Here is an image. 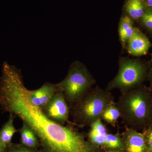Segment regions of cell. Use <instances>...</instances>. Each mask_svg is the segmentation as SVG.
<instances>
[{
  "label": "cell",
  "mask_w": 152,
  "mask_h": 152,
  "mask_svg": "<svg viewBox=\"0 0 152 152\" xmlns=\"http://www.w3.org/2000/svg\"><path fill=\"white\" fill-rule=\"evenodd\" d=\"M20 70L3 63L0 78V108L26 123L37 136L42 152H95L84 135L70 126L55 122L28 98Z\"/></svg>",
  "instance_id": "cell-1"
},
{
  "label": "cell",
  "mask_w": 152,
  "mask_h": 152,
  "mask_svg": "<svg viewBox=\"0 0 152 152\" xmlns=\"http://www.w3.org/2000/svg\"><path fill=\"white\" fill-rule=\"evenodd\" d=\"M116 103L120 118L127 127L145 129L150 126L152 92L150 88L138 87L122 93Z\"/></svg>",
  "instance_id": "cell-2"
},
{
  "label": "cell",
  "mask_w": 152,
  "mask_h": 152,
  "mask_svg": "<svg viewBox=\"0 0 152 152\" xmlns=\"http://www.w3.org/2000/svg\"><path fill=\"white\" fill-rule=\"evenodd\" d=\"M113 101V96L110 91L96 86L69 105L70 115L76 124L81 126H90L101 119L106 106Z\"/></svg>",
  "instance_id": "cell-3"
},
{
  "label": "cell",
  "mask_w": 152,
  "mask_h": 152,
  "mask_svg": "<svg viewBox=\"0 0 152 152\" xmlns=\"http://www.w3.org/2000/svg\"><path fill=\"white\" fill-rule=\"evenodd\" d=\"M95 83L94 78L86 67L76 61L71 64L65 78L57 85L69 106L80 99L92 88Z\"/></svg>",
  "instance_id": "cell-4"
},
{
  "label": "cell",
  "mask_w": 152,
  "mask_h": 152,
  "mask_svg": "<svg viewBox=\"0 0 152 152\" xmlns=\"http://www.w3.org/2000/svg\"><path fill=\"white\" fill-rule=\"evenodd\" d=\"M147 68L139 60L122 58L117 75L106 88L107 91L115 89L122 93L126 92L140 86L146 77Z\"/></svg>",
  "instance_id": "cell-5"
},
{
  "label": "cell",
  "mask_w": 152,
  "mask_h": 152,
  "mask_svg": "<svg viewBox=\"0 0 152 152\" xmlns=\"http://www.w3.org/2000/svg\"><path fill=\"white\" fill-rule=\"evenodd\" d=\"M43 111L48 118L58 124L64 125L69 121V106L64 94L59 88Z\"/></svg>",
  "instance_id": "cell-6"
},
{
  "label": "cell",
  "mask_w": 152,
  "mask_h": 152,
  "mask_svg": "<svg viewBox=\"0 0 152 152\" xmlns=\"http://www.w3.org/2000/svg\"><path fill=\"white\" fill-rule=\"evenodd\" d=\"M58 90L57 84L46 82L38 89H28V98L32 104L43 110Z\"/></svg>",
  "instance_id": "cell-7"
},
{
  "label": "cell",
  "mask_w": 152,
  "mask_h": 152,
  "mask_svg": "<svg viewBox=\"0 0 152 152\" xmlns=\"http://www.w3.org/2000/svg\"><path fill=\"white\" fill-rule=\"evenodd\" d=\"M126 152H148L143 133L126 127L122 139Z\"/></svg>",
  "instance_id": "cell-8"
},
{
  "label": "cell",
  "mask_w": 152,
  "mask_h": 152,
  "mask_svg": "<svg viewBox=\"0 0 152 152\" xmlns=\"http://www.w3.org/2000/svg\"><path fill=\"white\" fill-rule=\"evenodd\" d=\"M128 42V53L134 56L146 54L151 46L146 36L135 28Z\"/></svg>",
  "instance_id": "cell-9"
},
{
  "label": "cell",
  "mask_w": 152,
  "mask_h": 152,
  "mask_svg": "<svg viewBox=\"0 0 152 152\" xmlns=\"http://www.w3.org/2000/svg\"><path fill=\"white\" fill-rule=\"evenodd\" d=\"M90 126V130L88 134L89 141L96 146H104L107 133L102 119L97 120Z\"/></svg>",
  "instance_id": "cell-10"
},
{
  "label": "cell",
  "mask_w": 152,
  "mask_h": 152,
  "mask_svg": "<svg viewBox=\"0 0 152 152\" xmlns=\"http://www.w3.org/2000/svg\"><path fill=\"white\" fill-rule=\"evenodd\" d=\"M18 131L20 134L21 144L30 148H40V145L37 136L26 123L23 122V125Z\"/></svg>",
  "instance_id": "cell-11"
},
{
  "label": "cell",
  "mask_w": 152,
  "mask_h": 152,
  "mask_svg": "<svg viewBox=\"0 0 152 152\" xmlns=\"http://www.w3.org/2000/svg\"><path fill=\"white\" fill-rule=\"evenodd\" d=\"M14 115L10 114L8 120L0 129V143L6 148L12 143L14 135L18 132L14 126Z\"/></svg>",
  "instance_id": "cell-12"
},
{
  "label": "cell",
  "mask_w": 152,
  "mask_h": 152,
  "mask_svg": "<svg viewBox=\"0 0 152 152\" xmlns=\"http://www.w3.org/2000/svg\"><path fill=\"white\" fill-rule=\"evenodd\" d=\"M120 117V113L116 103L114 101L108 104L102 114L101 119L115 126Z\"/></svg>",
  "instance_id": "cell-13"
},
{
  "label": "cell",
  "mask_w": 152,
  "mask_h": 152,
  "mask_svg": "<svg viewBox=\"0 0 152 152\" xmlns=\"http://www.w3.org/2000/svg\"><path fill=\"white\" fill-rule=\"evenodd\" d=\"M134 28L130 18L128 16L122 18L119 28V34L122 43L125 44L128 42L133 34Z\"/></svg>",
  "instance_id": "cell-14"
},
{
  "label": "cell",
  "mask_w": 152,
  "mask_h": 152,
  "mask_svg": "<svg viewBox=\"0 0 152 152\" xmlns=\"http://www.w3.org/2000/svg\"><path fill=\"white\" fill-rule=\"evenodd\" d=\"M144 6L141 0H129L126 5V10L131 18H140L145 12Z\"/></svg>",
  "instance_id": "cell-15"
},
{
  "label": "cell",
  "mask_w": 152,
  "mask_h": 152,
  "mask_svg": "<svg viewBox=\"0 0 152 152\" xmlns=\"http://www.w3.org/2000/svg\"><path fill=\"white\" fill-rule=\"evenodd\" d=\"M110 150H123L124 148L122 139L118 135L107 134L104 146Z\"/></svg>",
  "instance_id": "cell-16"
},
{
  "label": "cell",
  "mask_w": 152,
  "mask_h": 152,
  "mask_svg": "<svg viewBox=\"0 0 152 152\" xmlns=\"http://www.w3.org/2000/svg\"><path fill=\"white\" fill-rule=\"evenodd\" d=\"M4 152H42L39 149H32L22 144L12 143L6 148Z\"/></svg>",
  "instance_id": "cell-17"
},
{
  "label": "cell",
  "mask_w": 152,
  "mask_h": 152,
  "mask_svg": "<svg viewBox=\"0 0 152 152\" xmlns=\"http://www.w3.org/2000/svg\"><path fill=\"white\" fill-rule=\"evenodd\" d=\"M146 144L147 151L152 152V126H150L143 133Z\"/></svg>",
  "instance_id": "cell-18"
},
{
  "label": "cell",
  "mask_w": 152,
  "mask_h": 152,
  "mask_svg": "<svg viewBox=\"0 0 152 152\" xmlns=\"http://www.w3.org/2000/svg\"><path fill=\"white\" fill-rule=\"evenodd\" d=\"M143 24L149 30L152 31V18L145 12L142 16L140 18Z\"/></svg>",
  "instance_id": "cell-19"
},
{
  "label": "cell",
  "mask_w": 152,
  "mask_h": 152,
  "mask_svg": "<svg viewBox=\"0 0 152 152\" xmlns=\"http://www.w3.org/2000/svg\"><path fill=\"white\" fill-rule=\"evenodd\" d=\"M149 78L150 84H151V87H150V90H151L152 92V67L150 70L149 73L148 74Z\"/></svg>",
  "instance_id": "cell-20"
},
{
  "label": "cell",
  "mask_w": 152,
  "mask_h": 152,
  "mask_svg": "<svg viewBox=\"0 0 152 152\" xmlns=\"http://www.w3.org/2000/svg\"><path fill=\"white\" fill-rule=\"evenodd\" d=\"M152 126V103L150 113V126Z\"/></svg>",
  "instance_id": "cell-21"
},
{
  "label": "cell",
  "mask_w": 152,
  "mask_h": 152,
  "mask_svg": "<svg viewBox=\"0 0 152 152\" xmlns=\"http://www.w3.org/2000/svg\"><path fill=\"white\" fill-rule=\"evenodd\" d=\"M145 12L146 13L148 14V15L149 16L151 17V18H152V10H151V9H148L147 11H145Z\"/></svg>",
  "instance_id": "cell-22"
},
{
  "label": "cell",
  "mask_w": 152,
  "mask_h": 152,
  "mask_svg": "<svg viewBox=\"0 0 152 152\" xmlns=\"http://www.w3.org/2000/svg\"><path fill=\"white\" fill-rule=\"evenodd\" d=\"M147 5L150 7H152V0H146Z\"/></svg>",
  "instance_id": "cell-23"
},
{
  "label": "cell",
  "mask_w": 152,
  "mask_h": 152,
  "mask_svg": "<svg viewBox=\"0 0 152 152\" xmlns=\"http://www.w3.org/2000/svg\"><path fill=\"white\" fill-rule=\"evenodd\" d=\"M6 148L0 143V152H4Z\"/></svg>",
  "instance_id": "cell-24"
},
{
  "label": "cell",
  "mask_w": 152,
  "mask_h": 152,
  "mask_svg": "<svg viewBox=\"0 0 152 152\" xmlns=\"http://www.w3.org/2000/svg\"><path fill=\"white\" fill-rule=\"evenodd\" d=\"M107 152H124L121 150H110Z\"/></svg>",
  "instance_id": "cell-25"
},
{
  "label": "cell",
  "mask_w": 152,
  "mask_h": 152,
  "mask_svg": "<svg viewBox=\"0 0 152 152\" xmlns=\"http://www.w3.org/2000/svg\"></svg>",
  "instance_id": "cell-26"
},
{
  "label": "cell",
  "mask_w": 152,
  "mask_h": 152,
  "mask_svg": "<svg viewBox=\"0 0 152 152\" xmlns=\"http://www.w3.org/2000/svg\"></svg>",
  "instance_id": "cell-27"
}]
</instances>
